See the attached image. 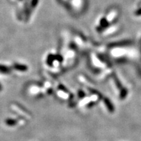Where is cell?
Instances as JSON below:
<instances>
[{"label": "cell", "mask_w": 141, "mask_h": 141, "mask_svg": "<svg viewBox=\"0 0 141 141\" xmlns=\"http://www.w3.org/2000/svg\"><path fill=\"white\" fill-rule=\"evenodd\" d=\"M104 102L105 103L106 106H107V108L108 109V110L111 112H113V111H114V107H113L112 104L111 103V102L108 100V99H107V98L105 99Z\"/></svg>", "instance_id": "1"}, {"label": "cell", "mask_w": 141, "mask_h": 141, "mask_svg": "<svg viewBox=\"0 0 141 141\" xmlns=\"http://www.w3.org/2000/svg\"><path fill=\"white\" fill-rule=\"evenodd\" d=\"M14 68L18 70V71H24L27 70V67L25 65H23L15 64L14 65Z\"/></svg>", "instance_id": "2"}, {"label": "cell", "mask_w": 141, "mask_h": 141, "mask_svg": "<svg viewBox=\"0 0 141 141\" xmlns=\"http://www.w3.org/2000/svg\"><path fill=\"white\" fill-rule=\"evenodd\" d=\"M17 121L15 120H12V119H7V120H6L5 123H7L8 125L9 126H13L14 125L17 123Z\"/></svg>", "instance_id": "3"}, {"label": "cell", "mask_w": 141, "mask_h": 141, "mask_svg": "<svg viewBox=\"0 0 141 141\" xmlns=\"http://www.w3.org/2000/svg\"><path fill=\"white\" fill-rule=\"evenodd\" d=\"M0 71L3 73H7L9 72V69L3 65H0Z\"/></svg>", "instance_id": "4"}, {"label": "cell", "mask_w": 141, "mask_h": 141, "mask_svg": "<svg viewBox=\"0 0 141 141\" xmlns=\"http://www.w3.org/2000/svg\"><path fill=\"white\" fill-rule=\"evenodd\" d=\"M79 93H80V97H83V96H84V93L82 92V91H80Z\"/></svg>", "instance_id": "5"}, {"label": "cell", "mask_w": 141, "mask_h": 141, "mask_svg": "<svg viewBox=\"0 0 141 141\" xmlns=\"http://www.w3.org/2000/svg\"><path fill=\"white\" fill-rule=\"evenodd\" d=\"M2 90V86H1V85H0V91Z\"/></svg>", "instance_id": "6"}]
</instances>
